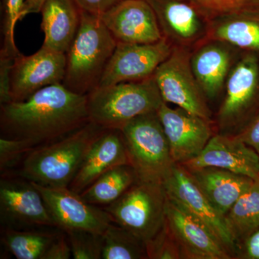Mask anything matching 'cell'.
Here are the masks:
<instances>
[{
	"instance_id": "obj_14",
	"label": "cell",
	"mask_w": 259,
	"mask_h": 259,
	"mask_svg": "<svg viewBox=\"0 0 259 259\" xmlns=\"http://www.w3.org/2000/svg\"><path fill=\"white\" fill-rule=\"evenodd\" d=\"M157 114L176 163L183 164L198 156L212 137L209 121L180 107L171 108L163 102Z\"/></svg>"
},
{
	"instance_id": "obj_8",
	"label": "cell",
	"mask_w": 259,
	"mask_h": 259,
	"mask_svg": "<svg viewBox=\"0 0 259 259\" xmlns=\"http://www.w3.org/2000/svg\"><path fill=\"white\" fill-rule=\"evenodd\" d=\"M0 218L2 228H56L41 194L31 182L19 175H2Z\"/></svg>"
},
{
	"instance_id": "obj_30",
	"label": "cell",
	"mask_w": 259,
	"mask_h": 259,
	"mask_svg": "<svg viewBox=\"0 0 259 259\" xmlns=\"http://www.w3.org/2000/svg\"><path fill=\"white\" fill-rule=\"evenodd\" d=\"M64 233L67 235L73 258H102V235L83 231H71Z\"/></svg>"
},
{
	"instance_id": "obj_2",
	"label": "cell",
	"mask_w": 259,
	"mask_h": 259,
	"mask_svg": "<svg viewBox=\"0 0 259 259\" xmlns=\"http://www.w3.org/2000/svg\"><path fill=\"white\" fill-rule=\"evenodd\" d=\"M105 130L89 122L62 139L33 148L24 156L18 175L42 187H69L90 148Z\"/></svg>"
},
{
	"instance_id": "obj_1",
	"label": "cell",
	"mask_w": 259,
	"mask_h": 259,
	"mask_svg": "<svg viewBox=\"0 0 259 259\" xmlns=\"http://www.w3.org/2000/svg\"><path fill=\"white\" fill-rule=\"evenodd\" d=\"M87 95L56 83L27 100L1 105V138L24 141L33 149L62 139L90 122Z\"/></svg>"
},
{
	"instance_id": "obj_38",
	"label": "cell",
	"mask_w": 259,
	"mask_h": 259,
	"mask_svg": "<svg viewBox=\"0 0 259 259\" xmlns=\"http://www.w3.org/2000/svg\"><path fill=\"white\" fill-rule=\"evenodd\" d=\"M45 1L46 0H26L22 14V19L29 14L40 13Z\"/></svg>"
},
{
	"instance_id": "obj_19",
	"label": "cell",
	"mask_w": 259,
	"mask_h": 259,
	"mask_svg": "<svg viewBox=\"0 0 259 259\" xmlns=\"http://www.w3.org/2000/svg\"><path fill=\"white\" fill-rule=\"evenodd\" d=\"M154 10L163 34L170 42L188 45L206 37L208 21L186 0H147Z\"/></svg>"
},
{
	"instance_id": "obj_6",
	"label": "cell",
	"mask_w": 259,
	"mask_h": 259,
	"mask_svg": "<svg viewBox=\"0 0 259 259\" xmlns=\"http://www.w3.org/2000/svg\"><path fill=\"white\" fill-rule=\"evenodd\" d=\"M166 203L163 184L138 179L120 198L102 208L113 223L146 243L164 226Z\"/></svg>"
},
{
	"instance_id": "obj_9",
	"label": "cell",
	"mask_w": 259,
	"mask_h": 259,
	"mask_svg": "<svg viewBox=\"0 0 259 259\" xmlns=\"http://www.w3.org/2000/svg\"><path fill=\"white\" fill-rule=\"evenodd\" d=\"M172 50L171 42L164 37L153 44L117 42L97 88L148 79Z\"/></svg>"
},
{
	"instance_id": "obj_17",
	"label": "cell",
	"mask_w": 259,
	"mask_h": 259,
	"mask_svg": "<svg viewBox=\"0 0 259 259\" xmlns=\"http://www.w3.org/2000/svg\"><path fill=\"white\" fill-rule=\"evenodd\" d=\"M259 88V64L254 54L237 63L226 79V93L218 112L222 127L234 125L253 105Z\"/></svg>"
},
{
	"instance_id": "obj_34",
	"label": "cell",
	"mask_w": 259,
	"mask_h": 259,
	"mask_svg": "<svg viewBox=\"0 0 259 259\" xmlns=\"http://www.w3.org/2000/svg\"><path fill=\"white\" fill-rule=\"evenodd\" d=\"M71 257L72 254L67 235L61 233L49 247L44 259H69Z\"/></svg>"
},
{
	"instance_id": "obj_11",
	"label": "cell",
	"mask_w": 259,
	"mask_h": 259,
	"mask_svg": "<svg viewBox=\"0 0 259 259\" xmlns=\"http://www.w3.org/2000/svg\"><path fill=\"white\" fill-rule=\"evenodd\" d=\"M166 223L182 258H231L228 247L205 223L168 197Z\"/></svg>"
},
{
	"instance_id": "obj_3",
	"label": "cell",
	"mask_w": 259,
	"mask_h": 259,
	"mask_svg": "<svg viewBox=\"0 0 259 259\" xmlns=\"http://www.w3.org/2000/svg\"><path fill=\"white\" fill-rule=\"evenodd\" d=\"M117 44L100 16L81 10L79 30L66 54L65 88L81 95L96 89Z\"/></svg>"
},
{
	"instance_id": "obj_10",
	"label": "cell",
	"mask_w": 259,
	"mask_h": 259,
	"mask_svg": "<svg viewBox=\"0 0 259 259\" xmlns=\"http://www.w3.org/2000/svg\"><path fill=\"white\" fill-rule=\"evenodd\" d=\"M32 183L41 194L56 228L61 231H83L102 235L113 222L105 209L89 204L69 187L49 188Z\"/></svg>"
},
{
	"instance_id": "obj_18",
	"label": "cell",
	"mask_w": 259,
	"mask_h": 259,
	"mask_svg": "<svg viewBox=\"0 0 259 259\" xmlns=\"http://www.w3.org/2000/svg\"><path fill=\"white\" fill-rule=\"evenodd\" d=\"M131 165L123 135L119 129H106L96 140L69 188L81 194L105 172Z\"/></svg>"
},
{
	"instance_id": "obj_4",
	"label": "cell",
	"mask_w": 259,
	"mask_h": 259,
	"mask_svg": "<svg viewBox=\"0 0 259 259\" xmlns=\"http://www.w3.org/2000/svg\"><path fill=\"white\" fill-rule=\"evenodd\" d=\"M89 119L120 130L138 116L158 111L163 102L154 77L97 88L87 95Z\"/></svg>"
},
{
	"instance_id": "obj_32",
	"label": "cell",
	"mask_w": 259,
	"mask_h": 259,
	"mask_svg": "<svg viewBox=\"0 0 259 259\" xmlns=\"http://www.w3.org/2000/svg\"><path fill=\"white\" fill-rule=\"evenodd\" d=\"M32 150L26 143L18 140L0 138V168L1 171L15 166L24 156Z\"/></svg>"
},
{
	"instance_id": "obj_21",
	"label": "cell",
	"mask_w": 259,
	"mask_h": 259,
	"mask_svg": "<svg viewBox=\"0 0 259 259\" xmlns=\"http://www.w3.org/2000/svg\"><path fill=\"white\" fill-rule=\"evenodd\" d=\"M40 13L42 47L66 54L79 30L81 10L72 0H46Z\"/></svg>"
},
{
	"instance_id": "obj_16",
	"label": "cell",
	"mask_w": 259,
	"mask_h": 259,
	"mask_svg": "<svg viewBox=\"0 0 259 259\" xmlns=\"http://www.w3.org/2000/svg\"><path fill=\"white\" fill-rule=\"evenodd\" d=\"M182 165L190 170L216 167L259 180V155L237 136H212L198 156Z\"/></svg>"
},
{
	"instance_id": "obj_33",
	"label": "cell",
	"mask_w": 259,
	"mask_h": 259,
	"mask_svg": "<svg viewBox=\"0 0 259 259\" xmlns=\"http://www.w3.org/2000/svg\"><path fill=\"white\" fill-rule=\"evenodd\" d=\"M15 58L0 53V103L13 102L11 96V70Z\"/></svg>"
},
{
	"instance_id": "obj_20",
	"label": "cell",
	"mask_w": 259,
	"mask_h": 259,
	"mask_svg": "<svg viewBox=\"0 0 259 259\" xmlns=\"http://www.w3.org/2000/svg\"><path fill=\"white\" fill-rule=\"evenodd\" d=\"M188 170L214 208L225 217L255 182L250 177L216 167Z\"/></svg>"
},
{
	"instance_id": "obj_22",
	"label": "cell",
	"mask_w": 259,
	"mask_h": 259,
	"mask_svg": "<svg viewBox=\"0 0 259 259\" xmlns=\"http://www.w3.org/2000/svg\"><path fill=\"white\" fill-rule=\"evenodd\" d=\"M206 37L212 41L259 52V9L210 20Z\"/></svg>"
},
{
	"instance_id": "obj_29",
	"label": "cell",
	"mask_w": 259,
	"mask_h": 259,
	"mask_svg": "<svg viewBox=\"0 0 259 259\" xmlns=\"http://www.w3.org/2000/svg\"><path fill=\"white\" fill-rule=\"evenodd\" d=\"M25 1L26 0H2L3 46L0 53L15 59L20 54L15 44V26L18 20L22 19Z\"/></svg>"
},
{
	"instance_id": "obj_28",
	"label": "cell",
	"mask_w": 259,
	"mask_h": 259,
	"mask_svg": "<svg viewBox=\"0 0 259 259\" xmlns=\"http://www.w3.org/2000/svg\"><path fill=\"white\" fill-rule=\"evenodd\" d=\"M194 5L208 21L248 11L258 10L259 0H186Z\"/></svg>"
},
{
	"instance_id": "obj_23",
	"label": "cell",
	"mask_w": 259,
	"mask_h": 259,
	"mask_svg": "<svg viewBox=\"0 0 259 259\" xmlns=\"http://www.w3.org/2000/svg\"><path fill=\"white\" fill-rule=\"evenodd\" d=\"M231 61V53L218 41L206 44L191 56L192 71L206 97L213 98L221 91Z\"/></svg>"
},
{
	"instance_id": "obj_13",
	"label": "cell",
	"mask_w": 259,
	"mask_h": 259,
	"mask_svg": "<svg viewBox=\"0 0 259 259\" xmlns=\"http://www.w3.org/2000/svg\"><path fill=\"white\" fill-rule=\"evenodd\" d=\"M66 64V54L42 46L32 55L19 54L11 70L13 102L24 101L46 87L62 83Z\"/></svg>"
},
{
	"instance_id": "obj_26",
	"label": "cell",
	"mask_w": 259,
	"mask_h": 259,
	"mask_svg": "<svg viewBox=\"0 0 259 259\" xmlns=\"http://www.w3.org/2000/svg\"><path fill=\"white\" fill-rule=\"evenodd\" d=\"M226 219L236 241L259 228V180L233 204Z\"/></svg>"
},
{
	"instance_id": "obj_27",
	"label": "cell",
	"mask_w": 259,
	"mask_h": 259,
	"mask_svg": "<svg viewBox=\"0 0 259 259\" xmlns=\"http://www.w3.org/2000/svg\"><path fill=\"white\" fill-rule=\"evenodd\" d=\"M102 259L148 258L146 243L112 222L102 234Z\"/></svg>"
},
{
	"instance_id": "obj_37",
	"label": "cell",
	"mask_w": 259,
	"mask_h": 259,
	"mask_svg": "<svg viewBox=\"0 0 259 259\" xmlns=\"http://www.w3.org/2000/svg\"><path fill=\"white\" fill-rule=\"evenodd\" d=\"M243 241V258L259 259V228L250 233Z\"/></svg>"
},
{
	"instance_id": "obj_31",
	"label": "cell",
	"mask_w": 259,
	"mask_h": 259,
	"mask_svg": "<svg viewBox=\"0 0 259 259\" xmlns=\"http://www.w3.org/2000/svg\"><path fill=\"white\" fill-rule=\"evenodd\" d=\"M146 246L148 258H182L180 248L168 229L166 221L161 231L152 239L146 242Z\"/></svg>"
},
{
	"instance_id": "obj_24",
	"label": "cell",
	"mask_w": 259,
	"mask_h": 259,
	"mask_svg": "<svg viewBox=\"0 0 259 259\" xmlns=\"http://www.w3.org/2000/svg\"><path fill=\"white\" fill-rule=\"evenodd\" d=\"M47 228H2V242L16 258L44 259L49 247L61 234Z\"/></svg>"
},
{
	"instance_id": "obj_36",
	"label": "cell",
	"mask_w": 259,
	"mask_h": 259,
	"mask_svg": "<svg viewBox=\"0 0 259 259\" xmlns=\"http://www.w3.org/2000/svg\"><path fill=\"white\" fill-rule=\"evenodd\" d=\"M237 137L254 149L259 155V114L239 134L237 135Z\"/></svg>"
},
{
	"instance_id": "obj_35",
	"label": "cell",
	"mask_w": 259,
	"mask_h": 259,
	"mask_svg": "<svg viewBox=\"0 0 259 259\" xmlns=\"http://www.w3.org/2000/svg\"><path fill=\"white\" fill-rule=\"evenodd\" d=\"M80 10L97 16H101L119 0H72Z\"/></svg>"
},
{
	"instance_id": "obj_15",
	"label": "cell",
	"mask_w": 259,
	"mask_h": 259,
	"mask_svg": "<svg viewBox=\"0 0 259 259\" xmlns=\"http://www.w3.org/2000/svg\"><path fill=\"white\" fill-rule=\"evenodd\" d=\"M100 17L117 42L153 44L163 37L147 0H119Z\"/></svg>"
},
{
	"instance_id": "obj_12",
	"label": "cell",
	"mask_w": 259,
	"mask_h": 259,
	"mask_svg": "<svg viewBox=\"0 0 259 259\" xmlns=\"http://www.w3.org/2000/svg\"><path fill=\"white\" fill-rule=\"evenodd\" d=\"M162 184L168 199L205 223L228 249L234 248L236 241L226 217L214 208L185 166L175 163Z\"/></svg>"
},
{
	"instance_id": "obj_7",
	"label": "cell",
	"mask_w": 259,
	"mask_h": 259,
	"mask_svg": "<svg viewBox=\"0 0 259 259\" xmlns=\"http://www.w3.org/2000/svg\"><path fill=\"white\" fill-rule=\"evenodd\" d=\"M153 77L163 102L210 122L206 96L194 76L191 56L185 49L173 48L170 56L158 66Z\"/></svg>"
},
{
	"instance_id": "obj_5",
	"label": "cell",
	"mask_w": 259,
	"mask_h": 259,
	"mask_svg": "<svg viewBox=\"0 0 259 259\" xmlns=\"http://www.w3.org/2000/svg\"><path fill=\"white\" fill-rule=\"evenodd\" d=\"M120 131L138 179L162 183L176 163L157 112L135 117Z\"/></svg>"
},
{
	"instance_id": "obj_25",
	"label": "cell",
	"mask_w": 259,
	"mask_h": 259,
	"mask_svg": "<svg viewBox=\"0 0 259 259\" xmlns=\"http://www.w3.org/2000/svg\"><path fill=\"white\" fill-rule=\"evenodd\" d=\"M137 180L134 167L121 165L105 172L80 195L89 204L105 207L120 198Z\"/></svg>"
}]
</instances>
